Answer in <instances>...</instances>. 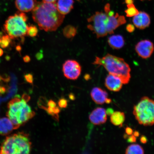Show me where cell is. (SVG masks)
<instances>
[{
  "mask_svg": "<svg viewBox=\"0 0 154 154\" xmlns=\"http://www.w3.org/2000/svg\"><path fill=\"white\" fill-rule=\"evenodd\" d=\"M32 17L40 29L45 32L56 30L65 18L57 9L55 3L38 2L32 11Z\"/></svg>",
  "mask_w": 154,
  "mask_h": 154,
  "instance_id": "6da1fadb",
  "label": "cell"
},
{
  "mask_svg": "<svg viewBox=\"0 0 154 154\" xmlns=\"http://www.w3.org/2000/svg\"><path fill=\"white\" fill-rule=\"evenodd\" d=\"M93 64L103 66L109 74L119 77L124 84L130 81L131 69L121 58L108 54L101 58L96 57Z\"/></svg>",
  "mask_w": 154,
  "mask_h": 154,
  "instance_id": "7a4b0ae2",
  "label": "cell"
},
{
  "mask_svg": "<svg viewBox=\"0 0 154 154\" xmlns=\"http://www.w3.org/2000/svg\"><path fill=\"white\" fill-rule=\"evenodd\" d=\"M35 113L24 98L16 97L11 100L8 105L7 116L18 128L34 116Z\"/></svg>",
  "mask_w": 154,
  "mask_h": 154,
  "instance_id": "3957f363",
  "label": "cell"
},
{
  "mask_svg": "<svg viewBox=\"0 0 154 154\" xmlns=\"http://www.w3.org/2000/svg\"><path fill=\"white\" fill-rule=\"evenodd\" d=\"M31 149L32 143L28 135L19 132L6 138L2 144L0 153L29 154Z\"/></svg>",
  "mask_w": 154,
  "mask_h": 154,
  "instance_id": "277c9868",
  "label": "cell"
},
{
  "mask_svg": "<svg viewBox=\"0 0 154 154\" xmlns=\"http://www.w3.org/2000/svg\"><path fill=\"white\" fill-rule=\"evenodd\" d=\"M133 114L139 124L144 126L154 125V100L142 97L134 107Z\"/></svg>",
  "mask_w": 154,
  "mask_h": 154,
  "instance_id": "5b68a950",
  "label": "cell"
},
{
  "mask_svg": "<svg viewBox=\"0 0 154 154\" xmlns=\"http://www.w3.org/2000/svg\"><path fill=\"white\" fill-rule=\"evenodd\" d=\"M28 17L26 14L18 11L9 17L4 26L6 32L11 38L23 37L27 35Z\"/></svg>",
  "mask_w": 154,
  "mask_h": 154,
  "instance_id": "8992f818",
  "label": "cell"
},
{
  "mask_svg": "<svg viewBox=\"0 0 154 154\" xmlns=\"http://www.w3.org/2000/svg\"><path fill=\"white\" fill-rule=\"evenodd\" d=\"M87 21L88 28L97 38L104 37L108 34L109 16L106 13L97 11L88 18Z\"/></svg>",
  "mask_w": 154,
  "mask_h": 154,
  "instance_id": "52a82bcc",
  "label": "cell"
},
{
  "mask_svg": "<svg viewBox=\"0 0 154 154\" xmlns=\"http://www.w3.org/2000/svg\"><path fill=\"white\" fill-rule=\"evenodd\" d=\"M104 9L105 12L109 16L108 33L112 34L116 29L126 23V20L124 16H120L118 13L115 14L114 11H111L110 5L109 3L106 5Z\"/></svg>",
  "mask_w": 154,
  "mask_h": 154,
  "instance_id": "ba28073f",
  "label": "cell"
},
{
  "mask_svg": "<svg viewBox=\"0 0 154 154\" xmlns=\"http://www.w3.org/2000/svg\"><path fill=\"white\" fill-rule=\"evenodd\" d=\"M63 75L66 78L69 80H76L81 73L82 67L77 61L68 60L63 63Z\"/></svg>",
  "mask_w": 154,
  "mask_h": 154,
  "instance_id": "9c48e42d",
  "label": "cell"
},
{
  "mask_svg": "<svg viewBox=\"0 0 154 154\" xmlns=\"http://www.w3.org/2000/svg\"><path fill=\"white\" fill-rule=\"evenodd\" d=\"M135 49L140 57L146 59L151 57L153 53L154 46L149 40H142L136 44Z\"/></svg>",
  "mask_w": 154,
  "mask_h": 154,
  "instance_id": "30bf717a",
  "label": "cell"
},
{
  "mask_svg": "<svg viewBox=\"0 0 154 154\" xmlns=\"http://www.w3.org/2000/svg\"><path fill=\"white\" fill-rule=\"evenodd\" d=\"M91 96L92 100L97 104L109 103L111 102V100L108 97L107 92L100 88H94L91 90Z\"/></svg>",
  "mask_w": 154,
  "mask_h": 154,
  "instance_id": "8fae6325",
  "label": "cell"
},
{
  "mask_svg": "<svg viewBox=\"0 0 154 154\" xmlns=\"http://www.w3.org/2000/svg\"><path fill=\"white\" fill-rule=\"evenodd\" d=\"M89 119L92 124L95 125L105 124L107 120L106 111L103 108L97 107L92 111Z\"/></svg>",
  "mask_w": 154,
  "mask_h": 154,
  "instance_id": "7c38bea8",
  "label": "cell"
},
{
  "mask_svg": "<svg viewBox=\"0 0 154 154\" xmlns=\"http://www.w3.org/2000/svg\"><path fill=\"white\" fill-rule=\"evenodd\" d=\"M123 84L121 79L114 75L109 74L106 78L105 85L107 89L111 91H120Z\"/></svg>",
  "mask_w": 154,
  "mask_h": 154,
  "instance_id": "4fadbf2b",
  "label": "cell"
},
{
  "mask_svg": "<svg viewBox=\"0 0 154 154\" xmlns=\"http://www.w3.org/2000/svg\"><path fill=\"white\" fill-rule=\"evenodd\" d=\"M132 22L136 27L140 29H143L149 26L151 19L147 13L140 11L138 14L134 17Z\"/></svg>",
  "mask_w": 154,
  "mask_h": 154,
  "instance_id": "5bb4252c",
  "label": "cell"
},
{
  "mask_svg": "<svg viewBox=\"0 0 154 154\" xmlns=\"http://www.w3.org/2000/svg\"><path fill=\"white\" fill-rule=\"evenodd\" d=\"M37 2L36 0H15V5L21 12H28L33 10Z\"/></svg>",
  "mask_w": 154,
  "mask_h": 154,
  "instance_id": "9a60e30c",
  "label": "cell"
},
{
  "mask_svg": "<svg viewBox=\"0 0 154 154\" xmlns=\"http://www.w3.org/2000/svg\"><path fill=\"white\" fill-rule=\"evenodd\" d=\"M73 0H58L57 6L58 11L63 15L68 14L73 8Z\"/></svg>",
  "mask_w": 154,
  "mask_h": 154,
  "instance_id": "2e32d148",
  "label": "cell"
},
{
  "mask_svg": "<svg viewBox=\"0 0 154 154\" xmlns=\"http://www.w3.org/2000/svg\"><path fill=\"white\" fill-rule=\"evenodd\" d=\"M14 129V125L8 118L3 117L0 119V135L7 136Z\"/></svg>",
  "mask_w": 154,
  "mask_h": 154,
  "instance_id": "e0dca14e",
  "label": "cell"
},
{
  "mask_svg": "<svg viewBox=\"0 0 154 154\" xmlns=\"http://www.w3.org/2000/svg\"><path fill=\"white\" fill-rule=\"evenodd\" d=\"M108 43L112 49H119L122 48L125 45V40L120 35H112L108 38Z\"/></svg>",
  "mask_w": 154,
  "mask_h": 154,
  "instance_id": "ac0fdd59",
  "label": "cell"
},
{
  "mask_svg": "<svg viewBox=\"0 0 154 154\" xmlns=\"http://www.w3.org/2000/svg\"><path fill=\"white\" fill-rule=\"evenodd\" d=\"M110 121L115 126L121 128L125 120V115L124 112L120 111L114 112L111 115Z\"/></svg>",
  "mask_w": 154,
  "mask_h": 154,
  "instance_id": "d6986e66",
  "label": "cell"
},
{
  "mask_svg": "<svg viewBox=\"0 0 154 154\" xmlns=\"http://www.w3.org/2000/svg\"><path fill=\"white\" fill-rule=\"evenodd\" d=\"M144 150L141 146L138 144H132L127 147L125 153L126 154H142Z\"/></svg>",
  "mask_w": 154,
  "mask_h": 154,
  "instance_id": "ffe728a7",
  "label": "cell"
},
{
  "mask_svg": "<svg viewBox=\"0 0 154 154\" xmlns=\"http://www.w3.org/2000/svg\"><path fill=\"white\" fill-rule=\"evenodd\" d=\"M77 32L76 28L71 25H68L65 27L63 29V34L65 37L71 38L75 37Z\"/></svg>",
  "mask_w": 154,
  "mask_h": 154,
  "instance_id": "44dd1931",
  "label": "cell"
},
{
  "mask_svg": "<svg viewBox=\"0 0 154 154\" xmlns=\"http://www.w3.org/2000/svg\"><path fill=\"white\" fill-rule=\"evenodd\" d=\"M128 9L125 11L126 13V16L129 17H131L135 16L139 13V11L135 7L133 4L128 5H127Z\"/></svg>",
  "mask_w": 154,
  "mask_h": 154,
  "instance_id": "7402d4cb",
  "label": "cell"
},
{
  "mask_svg": "<svg viewBox=\"0 0 154 154\" xmlns=\"http://www.w3.org/2000/svg\"><path fill=\"white\" fill-rule=\"evenodd\" d=\"M11 39L8 35L0 37V47L4 49L8 47L11 43Z\"/></svg>",
  "mask_w": 154,
  "mask_h": 154,
  "instance_id": "603a6c76",
  "label": "cell"
},
{
  "mask_svg": "<svg viewBox=\"0 0 154 154\" xmlns=\"http://www.w3.org/2000/svg\"><path fill=\"white\" fill-rule=\"evenodd\" d=\"M38 33V29L36 26L34 25L28 26L27 35L31 37H34L37 35Z\"/></svg>",
  "mask_w": 154,
  "mask_h": 154,
  "instance_id": "cb8c5ba5",
  "label": "cell"
},
{
  "mask_svg": "<svg viewBox=\"0 0 154 154\" xmlns=\"http://www.w3.org/2000/svg\"><path fill=\"white\" fill-rule=\"evenodd\" d=\"M59 106L61 108H66L67 106V101L64 98H61L58 102Z\"/></svg>",
  "mask_w": 154,
  "mask_h": 154,
  "instance_id": "d4e9b609",
  "label": "cell"
},
{
  "mask_svg": "<svg viewBox=\"0 0 154 154\" xmlns=\"http://www.w3.org/2000/svg\"><path fill=\"white\" fill-rule=\"evenodd\" d=\"M125 137H127L126 138H128V142L130 143H134L136 141V137L134 134H132L131 135L128 136L126 134Z\"/></svg>",
  "mask_w": 154,
  "mask_h": 154,
  "instance_id": "484cf974",
  "label": "cell"
},
{
  "mask_svg": "<svg viewBox=\"0 0 154 154\" xmlns=\"http://www.w3.org/2000/svg\"><path fill=\"white\" fill-rule=\"evenodd\" d=\"M127 31L129 32H132L134 31L135 28L134 25L131 24H128L126 27Z\"/></svg>",
  "mask_w": 154,
  "mask_h": 154,
  "instance_id": "4316f807",
  "label": "cell"
},
{
  "mask_svg": "<svg viewBox=\"0 0 154 154\" xmlns=\"http://www.w3.org/2000/svg\"><path fill=\"white\" fill-rule=\"evenodd\" d=\"M48 107H55L57 106V104L53 100H50L48 103Z\"/></svg>",
  "mask_w": 154,
  "mask_h": 154,
  "instance_id": "83f0119b",
  "label": "cell"
},
{
  "mask_svg": "<svg viewBox=\"0 0 154 154\" xmlns=\"http://www.w3.org/2000/svg\"><path fill=\"white\" fill-rule=\"evenodd\" d=\"M25 78H26V80L29 82H32V81H33V77L31 74L26 75H25Z\"/></svg>",
  "mask_w": 154,
  "mask_h": 154,
  "instance_id": "f1b7e54d",
  "label": "cell"
},
{
  "mask_svg": "<svg viewBox=\"0 0 154 154\" xmlns=\"http://www.w3.org/2000/svg\"><path fill=\"white\" fill-rule=\"evenodd\" d=\"M125 131H126V134L128 136L131 135L133 133V131L132 129L129 128V127L126 128V129H125Z\"/></svg>",
  "mask_w": 154,
  "mask_h": 154,
  "instance_id": "f546056e",
  "label": "cell"
},
{
  "mask_svg": "<svg viewBox=\"0 0 154 154\" xmlns=\"http://www.w3.org/2000/svg\"><path fill=\"white\" fill-rule=\"evenodd\" d=\"M140 141L143 143H146L147 142V139L146 137L142 136L140 138Z\"/></svg>",
  "mask_w": 154,
  "mask_h": 154,
  "instance_id": "4dcf8cb0",
  "label": "cell"
},
{
  "mask_svg": "<svg viewBox=\"0 0 154 154\" xmlns=\"http://www.w3.org/2000/svg\"><path fill=\"white\" fill-rule=\"evenodd\" d=\"M23 59L24 62L26 63L30 62L31 60L30 57L28 55H26V56H25L23 58Z\"/></svg>",
  "mask_w": 154,
  "mask_h": 154,
  "instance_id": "1f68e13d",
  "label": "cell"
},
{
  "mask_svg": "<svg viewBox=\"0 0 154 154\" xmlns=\"http://www.w3.org/2000/svg\"><path fill=\"white\" fill-rule=\"evenodd\" d=\"M125 3L128 5L133 4L134 2V0H125Z\"/></svg>",
  "mask_w": 154,
  "mask_h": 154,
  "instance_id": "d6a6232c",
  "label": "cell"
},
{
  "mask_svg": "<svg viewBox=\"0 0 154 154\" xmlns=\"http://www.w3.org/2000/svg\"><path fill=\"white\" fill-rule=\"evenodd\" d=\"M57 0H43V2L46 3H55Z\"/></svg>",
  "mask_w": 154,
  "mask_h": 154,
  "instance_id": "836d02e7",
  "label": "cell"
},
{
  "mask_svg": "<svg viewBox=\"0 0 154 154\" xmlns=\"http://www.w3.org/2000/svg\"><path fill=\"white\" fill-rule=\"evenodd\" d=\"M113 110L112 109H108L107 111V115H111L112 113L114 112H112L111 111H113Z\"/></svg>",
  "mask_w": 154,
  "mask_h": 154,
  "instance_id": "e575fe53",
  "label": "cell"
},
{
  "mask_svg": "<svg viewBox=\"0 0 154 154\" xmlns=\"http://www.w3.org/2000/svg\"><path fill=\"white\" fill-rule=\"evenodd\" d=\"M139 133L138 131H136L134 133V135L136 137H137L139 136Z\"/></svg>",
  "mask_w": 154,
  "mask_h": 154,
  "instance_id": "d590c367",
  "label": "cell"
},
{
  "mask_svg": "<svg viewBox=\"0 0 154 154\" xmlns=\"http://www.w3.org/2000/svg\"><path fill=\"white\" fill-rule=\"evenodd\" d=\"M3 50L0 48V57H1L3 55Z\"/></svg>",
  "mask_w": 154,
  "mask_h": 154,
  "instance_id": "8d00e7d4",
  "label": "cell"
},
{
  "mask_svg": "<svg viewBox=\"0 0 154 154\" xmlns=\"http://www.w3.org/2000/svg\"><path fill=\"white\" fill-rule=\"evenodd\" d=\"M17 50H18V51H20V50L21 49L20 47H19H19H17Z\"/></svg>",
  "mask_w": 154,
  "mask_h": 154,
  "instance_id": "74e56055",
  "label": "cell"
},
{
  "mask_svg": "<svg viewBox=\"0 0 154 154\" xmlns=\"http://www.w3.org/2000/svg\"><path fill=\"white\" fill-rule=\"evenodd\" d=\"M141 1H143V0H141Z\"/></svg>",
  "mask_w": 154,
  "mask_h": 154,
  "instance_id": "f35d334b",
  "label": "cell"
},
{
  "mask_svg": "<svg viewBox=\"0 0 154 154\" xmlns=\"http://www.w3.org/2000/svg\"></svg>",
  "mask_w": 154,
  "mask_h": 154,
  "instance_id": "ab89813d",
  "label": "cell"
}]
</instances>
